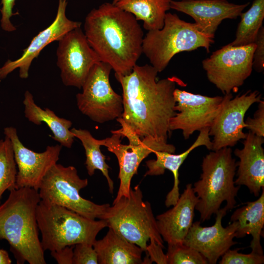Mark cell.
I'll return each mask as SVG.
<instances>
[{"label":"cell","mask_w":264,"mask_h":264,"mask_svg":"<svg viewBox=\"0 0 264 264\" xmlns=\"http://www.w3.org/2000/svg\"><path fill=\"white\" fill-rule=\"evenodd\" d=\"M152 66L136 65L132 72L115 73L122 88L123 111L116 120L140 138L152 137L167 141L169 123L176 111L174 91L179 80L169 77L157 81Z\"/></svg>","instance_id":"cell-1"},{"label":"cell","mask_w":264,"mask_h":264,"mask_svg":"<svg viewBox=\"0 0 264 264\" xmlns=\"http://www.w3.org/2000/svg\"><path fill=\"white\" fill-rule=\"evenodd\" d=\"M84 32L101 62L115 73H130L142 54L144 33L131 13L105 2L87 15Z\"/></svg>","instance_id":"cell-2"},{"label":"cell","mask_w":264,"mask_h":264,"mask_svg":"<svg viewBox=\"0 0 264 264\" xmlns=\"http://www.w3.org/2000/svg\"><path fill=\"white\" fill-rule=\"evenodd\" d=\"M9 191L0 204V240L8 242L18 264H45L36 216L39 191L29 187Z\"/></svg>","instance_id":"cell-3"},{"label":"cell","mask_w":264,"mask_h":264,"mask_svg":"<svg viewBox=\"0 0 264 264\" xmlns=\"http://www.w3.org/2000/svg\"><path fill=\"white\" fill-rule=\"evenodd\" d=\"M232 153L231 147H224L210 152L203 158L202 173L193 187L198 199L195 209L202 221L216 214L224 201L228 210L235 207L241 186H235L237 164Z\"/></svg>","instance_id":"cell-4"},{"label":"cell","mask_w":264,"mask_h":264,"mask_svg":"<svg viewBox=\"0 0 264 264\" xmlns=\"http://www.w3.org/2000/svg\"><path fill=\"white\" fill-rule=\"evenodd\" d=\"M44 251L58 250L82 242L93 244L108 227L105 220H91L66 208L41 200L36 210Z\"/></svg>","instance_id":"cell-5"},{"label":"cell","mask_w":264,"mask_h":264,"mask_svg":"<svg viewBox=\"0 0 264 264\" xmlns=\"http://www.w3.org/2000/svg\"><path fill=\"white\" fill-rule=\"evenodd\" d=\"M214 42V38L202 32L195 23L186 22L169 12L161 29L149 31L144 37L142 53L151 65L161 72L176 54L199 47L209 52Z\"/></svg>","instance_id":"cell-6"},{"label":"cell","mask_w":264,"mask_h":264,"mask_svg":"<svg viewBox=\"0 0 264 264\" xmlns=\"http://www.w3.org/2000/svg\"><path fill=\"white\" fill-rule=\"evenodd\" d=\"M139 185L131 189L129 196L122 197L110 205L101 220L108 227L146 252L148 242L154 240L164 248V241L159 233L156 219L149 201L143 199Z\"/></svg>","instance_id":"cell-7"},{"label":"cell","mask_w":264,"mask_h":264,"mask_svg":"<svg viewBox=\"0 0 264 264\" xmlns=\"http://www.w3.org/2000/svg\"><path fill=\"white\" fill-rule=\"evenodd\" d=\"M88 185L76 168L56 163L44 176L38 190L41 200L63 206L91 220H101L109 203L98 204L81 197L80 191Z\"/></svg>","instance_id":"cell-8"},{"label":"cell","mask_w":264,"mask_h":264,"mask_svg":"<svg viewBox=\"0 0 264 264\" xmlns=\"http://www.w3.org/2000/svg\"><path fill=\"white\" fill-rule=\"evenodd\" d=\"M112 69L109 64L101 61L95 64L82 87V92L76 96L81 112L100 124L116 119L123 111L122 96L110 84Z\"/></svg>","instance_id":"cell-9"},{"label":"cell","mask_w":264,"mask_h":264,"mask_svg":"<svg viewBox=\"0 0 264 264\" xmlns=\"http://www.w3.org/2000/svg\"><path fill=\"white\" fill-rule=\"evenodd\" d=\"M255 47L228 44L213 52L202 62L208 80L224 95L237 90L251 74Z\"/></svg>","instance_id":"cell-10"},{"label":"cell","mask_w":264,"mask_h":264,"mask_svg":"<svg viewBox=\"0 0 264 264\" xmlns=\"http://www.w3.org/2000/svg\"><path fill=\"white\" fill-rule=\"evenodd\" d=\"M58 42L57 66L62 81L66 86L80 89L92 67L101 60L81 27L67 32Z\"/></svg>","instance_id":"cell-11"},{"label":"cell","mask_w":264,"mask_h":264,"mask_svg":"<svg viewBox=\"0 0 264 264\" xmlns=\"http://www.w3.org/2000/svg\"><path fill=\"white\" fill-rule=\"evenodd\" d=\"M262 100V95L257 90H248L233 98L232 93L223 96L220 109L209 129V134L213 137L212 151L224 147H232L246 133L244 116L249 108Z\"/></svg>","instance_id":"cell-12"},{"label":"cell","mask_w":264,"mask_h":264,"mask_svg":"<svg viewBox=\"0 0 264 264\" xmlns=\"http://www.w3.org/2000/svg\"><path fill=\"white\" fill-rule=\"evenodd\" d=\"M112 135L99 140L101 146L107 148L109 151L116 156L119 165V186L113 202L122 197L129 196L132 177L137 173V169L142 160L155 151H165L174 154L176 147L167 141L157 140L152 137L142 138L138 144L128 145L121 143V134L117 131H111Z\"/></svg>","instance_id":"cell-13"},{"label":"cell","mask_w":264,"mask_h":264,"mask_svg":"<svg viewBox=\"0 0 264 264\" xmlns=\"http://www.w3.org/2000/svg\"><path fill=\"white\" fill-rule=\"evenodd\" d=\"M175 110L170 121V131L180 130L185 139L196 131L210 128L221 106L223 96L210 97L176 88Z\"/></svg>","instance_id":"cell-14"},{"label":"cell","mask_w":264,"mask_h":264,"mask_svg":"<svg viewBox=\"0 0 264 264\" xmlns=\"http://www.w3.org/2000/svg\"><path fill=\"white\" fill-rule=\"evenodd\" d=\"M4 134L13 146L18 168L16 188L29 187L39 190L44 176L58 161L62 146H48L44 151L35 152L23 145L15 128H4Z\"/></svg>","instance_id":"cell-15"},{"label":"cell","mask_w":264,"mask_h":264,"mask_svg":"<svg viewBox=\"0 0 264 264\" xmlns=\"http://www.w3.org/2000/svg\"><path fill=\"white\" fill-rule=\"evenodd\" d=\"M67 0H59L56 16L53 22L40 31L23 50L22 56L17 60H7L0 67V80L5 78L15 69H19V76L26 79L33 61L48 44L58 41L70 31L81 26L82 22L69 19L66 15Z\"/></svg>","instance_id":"cell-16"},{"label":"cell","mask_w":264,"mask_h":264,"mask_svg":"<svg viewBox=\"0 0 264 264\" xmlns=\"http://www.w3.org/2000/svg\"><path fill=\"white\" fill-rule=\"evenodd\" d=\"M228 209L225 206L216 214L214 225L208 227L200 225V222H193L183 243L190 246L203 256L210 264H216L231 247L237 243L233 241L238 228L237 221H232L226 227L222 225V219Z\"/></svg>","instance_id":"cell-17"},{"label":"cell","mask_w":264,"mask_h":264,"mask_svg":"<svg viewBox=\"0 0 264 264\" xmlns=\"http://www.w3.org/2000/svg\"><path fill=\"white\" fill-rule=\"evenodd\" d=\"M249 4H236L226 0H171L170 8L191 16L202 32L214 38L223 20L236 19Z\"/></svg>","instance_id":"cell-18"},{"label":"cell","mask_w":264,"mask_h":264,"mask_svg":"<svg viewBox=\"0 0 264 264\" xmlns=\"http://www.w3.org/2000/svg\"><path fill=\"white\" fill-rule=\"evenodd\" d=\"M198 200L192 184H187L173 207L156 217L159 233L168 245L183 243L193 223Z\"/></svg>","instance_id":"cell-19"},{"label":"cell","mask_w":264,"mask_h":264,"mask_svg":"<svg viewBox=\"0 0 264 264\" xmlns=\"http://www.w3.org/2000/svg\"><path fill=\"white\" fill-rule=\"evenodd\" d=\"M242 149H236L234 154L240 161L237 178L235 184L244 185L250 193L259 196L261 189L264 188V137L258 136L249 131L243 139Z\"/></svg>","instance_id":"cell-20"},{"label":"cell","mask_w":264,"mask_h":264,"mask_svg":"<svg viewBox=\"0 0 264 264\" xmlns=\"http://www.w3.org/2000/svg\"><path fill=\"white\" fill-rule=\"evenodd\" d=\"M209 128H206L200 130L196 141L184 152L175 154L165 151H155L154 154L156 155V158L146 161L148 170L146 172L145 176L163 175L166 169L170 170L173 174L174 185L167 194L165 201L167 207L175 205L179 197L178 171L190 153L195 149L201 146H204L208 150H212V142L209 134Z\"/></svg>","instance_id":"cell-21"},{"label":"cell","mask_w":264,"mask_h":264,"mask_svg":"<svg viewBox=\"0 0 264 264\" xmlns=\"http://www.w3.org/2000/svg\"><path fill=\"white\" fill-rule=\"evenodd\" d=\"M99 264H144L142 255L144 250L109 228L106 235L93 243Z\"/></svg>","instance_id":"cell-22"},{"label":"cell","mask_w":264,"mask_h":264,"mask_svg":"<svg viewBox=\"0 0 264 264\" xmlns=\"http://www.w3.org/2000/svg\"><path fill=\"white\" fill-rule=\"evenodd\" d=\"M23 104L24 116L29 122L36 125L45 123L52 132L54 140L66 148L72 147L75 136L70 130L72 125L70 120L58 116L49 108L40 107L28 90L24 92Z\"/></svg>","instance_id":"cell-23"},{"label":"cell","mask_w":264,"mask_h":264,"mask_svg":"<svg viewBox=\"0 0 264 264\" xmlns=\"http://www.w3.org/2000/svg\"><path fill=\"white\" fill-rule=\"evenodd\" d=\"M262 190L261 195L256 200L247 202L245 205L237 209L230 218V221L238 222L236 238L251 235V252L261 255L263 254L261 237L264 225V188Z\"/></svg>","instance_id":"cell-24"},{"label":"cell","mask_w":264,"mask_h":264,"mask_svg":"<svg viewBox=\"0 0 264 264\" xmlns=\"http://www.w3.org/2000/svg\"><path fill=\"white\" fill-rule=\"evenodd\" d=\"M171 0H120L115 4L143 22L146 30L161 29Z\"/></svg>","instance_id":"cell-25"},{"label":"cell","mask_w":264,"mask_h":264,"mask_svg":"<svg viewBox=\"0 0 264 264\" xmlns=\"http://www.w3.org/2000/svg\"><path fill=\"white\" fill-rule=\"evenodd\" d=\"M70 131L75 137L81 141L85 149L86 156L85 165L88 174L92 176L96 170H100L107 180L109 192L112 194L114 183L109 176L110 166L106 162V156L101 151L98 139L93 137L90 132L87 130L73 128Z\"/></svg>","instance_id":"cell-26"},{"label":"cell","mask_w":264,"mask_h":264,"mask_svg":"<svg viewBox=\"0 0 264 264\" xmlns=\"http://www.w3.org/2000/svg\"><path fill=\"white\" fill-rule=\"evenodd\" d=\"M235 39L233 46H243L255 43L264 19V0H254L246 12L240 15Z\"/></svg>","instance_id":"cell-27"},{"label":"cell","mask_w":264,"mask_h":264,"mask_svg":"<svg viewBox=\"0 0 264 264\" xmlns=\"http://www.w3.org/2000/svg\"><path fill=\"white\" fill-rule=\"evenodd\" d=\"M17 171L12 143L5 135L0 140V204L3 193L16 188Z\"/></svg>","instance_id":"cell-28"},{"label":"cell","mask_w":264,"mask_h":264,"mask_svg":"<svg viewBox=\"0 0 264 264\" xmlns=\"http://www.w3.org/2000/svg\"><path fill=\"white\" fill-rule=\"evenodd\" d=\"M168 264H207L205 258L195 249L182 244L168 245Z\"/></svg>","instance_id":"cell-29"},{"label":"cell","mask_w":264,"mask_h":264,"mask_svg":"<svg viewBox=\"0 0 264 264\" xmlns=\"http://www.w3.org/2000/svg\"><path fill=\"white\" fill-rule=\"evenodd\" d=\"M220 264H262L264 255L251 252L245 254L238 252V249L228 250L222 256Z\"/></svg>","instance_id":"cell-30"},{"label":"cell","mask_w":264,"mask_h":264,"mask_svg":"<svg viewBox=\"0 0 264 264\" xmlns=\"http://www.w3.org/2000/svg\"><path fill=\"white\" fill-rule=\"evenodd\" d=\"M98 256L93 244L82 242L74 245L72 264H98Z\"/></svg>","instance_id":"cell-31"},{"label":"cell","mask_w":264,"mask_h":264,"mask_svg":"<svg viewBox=\"0 0 264 264\" xmlns=\"http://www.w3.org/2000/svg\"><path fill=\"white\" fill-rule=\"evenodd\" d=\"M246 129L254 134L264 137V101L259 102L253 118L248 117L245 121Z\"/></svg>","instance_id":"cell-32"},{"label":"cell","mask_w":264,"mask_h":264,"mask_svg":"<svg viewBox=\"0 0 264 264\" xmlns=\"http://www.w3.org/2000/svg\"><path fill=\"white\" fill-rule=\"evenodd\" d=\"M256 47L253 56V68L261 72L264 68V28H260L254 43Z\"/></svg>","instance_id":"cell-33"},{"label":"cell","mask_w":264,"mask_h":264,"mask_svg":"<svg viewBox=\"0 0 264 264\" xmlns=\"http://www.w3.org/2000/svg\"><path fill=\"white\" fill-rule=\"evenodd\" d=\"M16 0H1L2 8L0 10L1 17L0 26L2 29L7 32H13L16 30V27L12 23L10 19L14 15L13 9Z\"/></svg>","instance_id":"cell-34"},{"label":"cell","mask_w":264,"mask_h":264,"mask_svg":"<svg viewBox=\"0 0 264 264\" xmlns=\"http://www.w3.org/2000/svg\"><path fill=\"white\" fill-rule=\"evenodd\" d=\"M151 243L148 245L146 252L150 256V261L152 263L155 262L157 264H167L166 255H164L160 246L158 245L155 242L151 239Z\"/></svg>","instance_id":"cell-35"},{"label":"cell","mask_w":264,"mask_h":264,"mask_svg":"<svg viewBox=\"0 0 264 264\" xmlns=\"http://www.w3.org/2000/svg\"><path fill=\"white\" fill-rule=\"evenodd\" d=\"M74 246H67L58 250L51 251V255L59 264H72Z\"/></svg>","instance_id":"cell-36"},{"label":"cell","mask_w":264,"mask_h":264,"mask_svg":"<svg viewBox=\"0 0 264 264\" xmlns=\"http://www.w3.org/2000/svg\"><path fill=\"white\" fill-rule=\"evenodd\" d=\"M12 260L8 253L5 250L0 249V264H11Z\"/></svg>","instance_id":"cell-37"},{"label":"cell","mask_w":264,"mask_h":264,"mask_svg":"<svg viewBox=\"0 0 264 264\" xmlns=\"http://www.w3.org/2000/svg\"><path fill=\"white\" fill-rule=\"evenodd\" d=\"M120 0H113L112 3L114 4H115L116 3H117L118 1Z\"/></svg>","instance_id":"cell-38"}]
</instances>
